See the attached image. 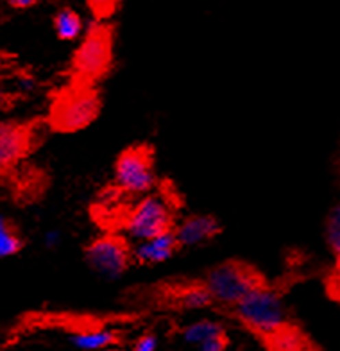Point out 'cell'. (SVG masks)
Returning <instances> with one entry per match:
<instances>
[{
    "label": "cell",
    "instance_id": "1",
    "mask_svg": "<svg viewBox=\"0 0 340 351\" xmlns=\"http://www.w3.org/2000/svg\"><path fill=\"white\" fill-rule=\"evenodd\" d=\"M102 99L93 84L70 81L69 86L56 93L49 111V125L58 133H77L99 119Z\"/></svg>",
    "mask_w": 340,
    "mask_h": 351
},
{
    "label": "cell",
    "instance_id": "2",
    "mask_svg": "<svg viewBox=\"0 0 340 351\" xmlns=\"http://www.w3.org/2000/svg\"><path fill=\"white\" fill-rule=\"evenodd\" d=\"M115 38L108 23L95 20L72 56V81L97 84L110 75L115 61Z\"/></svg>",
    "mask_w": 340,
    "mask_h": 351
},
{
    "label": "cell",
    "instance_id": "3",
    "mask_svg": "<svg viewBox=\"0 0 340 351\" xmlns=\"http://www.w3.org/2000/svg\"><path fill=\"white\" fill-rule=\"evenodd\" d=\"M202 283L212 294L215 303L236 306L249 292L267 285V280L254 265L240 260H226L217 263L206 273Z\"/></svg>",
    "mask_w": 340,
    "mask_h": 351
},
{
    "label": "cell",
    "instance_id": "4",
    "mask_svg": "<svg viewBox=\"0 0 340 351\" xmlns=\"http://www.w3.org/2000/svg\"><path fill=\"white\" fill-rule=\"evenodd\" d=\"M156 154L149 143H134L117 156L115 185L117 189L133 195L151 194L158 183Z\"/></svg>",
    "mask_w": 340,
    "mask_h": 351
},
{
    "label": "cell",
    "instance_id": "5",
    "mask_svg": "<svg viewBox=\"0 0 340 351\" xmlns=\"http://www.w3.org/2000/svg\"><path fill=\"white\" fill-rule=\"evenodd\" d=\"M233 310L249 330L260 333L262 337L272 335L287 326L285 305L280 294L272 291L269 283L249 292L239 305L233 306Z\"/></svg>",
    "mask_w": 340,
    "mask_h": 351
},
{
    "label": "cell",
    "instance_id": "6",
    "mask_svg": "<svg viewBox=\"0 0 340 351\" xmlns=\"http://www.w3.org/2000/svg\"><path fill=\"white\" fill-rule=\"evenodd\" d=\"M175 226L174 210L160 194H145L124 217V230L134 242L172 231Z\"/></svg>",
    "mask_w": 340,
    "mask_h": 351
},
{
    "label": "cell",
    "instance_id": "7",
    "mask_svg": "<svg viewBox=\"0 0 340 351\" xmlns=\"http://www.w3.org/2000/svg\"><path fill=\"white\" fill-rule=\"evenodd\" d=\"M84 256L92 271L110 280L120 278L134 263L133 247L124 235L117 233L95 237L86 245Z\"/></svg>",
    "mask_w": 340,
    "mask_h": 351
},
{
    "label": "cell",
    "instance_id": "8",
    "mask_svg": "<svg viewBox=\"0 0 340 351\" xmlns=\"http://www.w3.org/2000/svg\"><path fill=\"white\" fill-rule=\"evenodd\" d=\"M36 125L0 122V176L10 172L34 149Z\"/></svg>",
    "mask_w": 340,
    "mask_h": 351
},
{
    "label": "cell",
    "instance_id": "9",
    "mask_svg": "<svg viewBox=\"0 0 340 351\" xmlns=\"http://www.w3.org/2000/svg\"><path fill=\"white\" fill-rule=\"evenodd\" d=\"M222 226L219 219L206 213H193L184 217L181 222H175L174 233L181 247H195L206 244L221 235Z\"/></svg>",
    "mask_w": 340,
    "mask_h": 351
},
{
    "label": "cell",
    "instance_id": "10",
    "mask_svg": "<svg viewBox=\"0 0 340 351\" xmlns=\"http://www.w3.org/2000/svg\"><path fill=\"white\" fill-rule=\"evenodd\" d=\"M178 250H181V245L172 230L152 239L134 242L133 260L140 265H158V263L169 262L178 253Z\"/></svg>",
    "mask_w": 340,
    "mask_h": 351
},
{
    "label": "cell",
    "instance_id": "11",
    "mask_svg": "<svg viewBox=\"0 0 340 351\" xmlns=\"http://www.w3.org/2000/svg\"><path fill=\"white\" fill-rule=\"evenodd\" d=\"M172 301H174L175 306L183 310L208 308L212 303H215L210 291L202 282H192L175 287L172 291Z\"/></svg>",
    "mask_w": 340,
    "mask_h": 351
},
{
    "label": "cell",
    "instance_id": "12",
    "mask_svg": "<svg viewBox=\"0 0 340 351\" xmlns=\"http://www.w3.org/2000/svg\"><path fill=\"white\" fill-rule=\"evenodd\" d=\"M117 341H119V333L113 330H88V332H77L72 335V342L79 350L84 351L106 350Z\"/></svg>",
    "mask_w": 340,
    "mask_h": 351
},
{
    "label": "cell",
    "instance_id": "13",
    "mask_svg": "<svg viewBox=\"0 0 340 351\" xmlns=\"http://www.w3.org/2000/svg\"><path fill=\"white\" fill-rule=\"evenodd\" d=\"M54 29L60 40H63V42H74V40H77L83 34L84 23L77 11L64 8V10H61L54 16Z\"/></svg>",
    "mask_w": 340,
    "mask_h": 351
},
{
    "label": "cell",
    "instance_id": "14",
    "mask_svg": "<svg viewBox=\"0 0 340 351\" xmlns=\"http://www.w3.org/2000/svg\"><path fill=\"white\" fill-rule=\"evenodd\" d=\"M221 333H224V326L221 323L212 321V319H199L183 330V337L193 346H201L202 342H206L208 339L215 337V335H221Z\"/></svg>",
    "mask_w": 340,
    "mask_h": 351
},
{
    "label": "cell",
    "instance_id": "15",
    "mask_svg": "<svg viewBox=\"0 0 340 351\" xmlns=\"http://www.w3.org/2000/svg\"><path fill=\"white\" fill-rule=\"evenodd\" d=\"M23 241L20 239L19 231L14 230V226L5 217L0 215V258L16 254L22 250Z\"/></svg>",
    "mask_w": 340,
    "mask_h": 351
},
{
    "label": "cell",
    "instance_id": "16",
    "mask_svg": "<svg viewBox=\"0 0 340 351\" xmlns=\"http://www.w3.org/2000/svg\"><path fill=\"white\" fill-rule=\"evenodd\" d=\"M324 235H326L328 247H330V251L333 253L335 260H339L340 258V203L337 204V206H333L331 212L328 213Z\"/></svg>",
    "mask_w": 340,
    "mask_h": 351
},
{
    "label": "cell",
    "instance_id": "17",
    "mask_svg": "<svg viewBox=\"0 0 340 351\" xmlns=\"http://www.w3.org/2000/svg\"><path fill=\"white\" fill-rule=\"evenodd\" d=\"M120 2H122V0H86L88 8H90V11H92L93 14V19L101 20V22L108 20L111 14L115 13L117 8L120 5Z\"/></svg>",
    "mask_w": 340,
    "mask_h": 351
},
{
    "label": "cell",
    "instance_id": "18",
    "mask_svg": "<svg viewBox=\"0 0 340 351\" xmlns=\"http://www.w3.org/2000/svg\"><path fill=\"white\" fill-rule=\"evenodd\" d=\"M228 346H230V339H228V335L224 333H221V335H215V337L208 339L206 342H202L201 346H199V350L201 351H226L228 350Z\"/></svg>",
    "mask_w": 340,
    "mask_h": 351
},
{
    "label": "cell",
    "instance_id": "19",
    "mask_svg": "<svg viewBox=\"0 0 340 351\" xmlns=\"http://www.w3.org/2000/svg\"><path fill=\"white\" fill-rule=\"evenodd\" d=\"M158 348V339L152 333H145L138 341L134 342L133 351H156Z\"/></svg>",
    "mask_w": 340,
    "mask_h": 351
},
{
    "label": "cell",
    "instance_id": "20",
    "mask_svg": "<svg viewBox=\"0 0 340 351\" xmlns=\"http://www.w3.org/2000/svg\"><path fill=\"white\" fill-rule=\"evenodd\" d=\"M40 0H8V4L14 10H27V8H32L34 4H38Z\"/></svg>",
    "mask_w": 340,
    "mask_h": 351
},
{
    "label": "cell",
    "instance_id": "21",
    "mask_svg": "<svg viewBox=\"0 0 340 351\" xmlns=\"http://www.w3.org/2000/svg\"><path fill=\"white\" fill-rule=\"evenodd\" d=\"M11 104H13V97L0 88V110H8L11 108Z\"/></svg>",
    "mask_w": 340,
    "mask_h": 351
}]
</instances>
